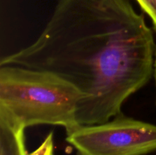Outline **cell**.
<instances>
[{"label": "cell", "mask_w": 156, "mask_h": 155, "mask_svg": "<svg viewBox=\"0 0 156 155\" xmlns=\"http://www.w3.org/2000/svg\"><path fill=\"white\" fill-rule=\"evenodd\" d=\"M154 72H155V78L156 83V53H155V64H154Z\"/></svg>", "instance_id": "6"}, {"label": "cell", "mask_w": 156, "mask_h": 155, "mask_svg": "<svg viewBox=\"0 0 156 155\" xmlns=\"http://www.w3.org/2000/svg\"><path fill=\"white\" fill-rule=\"evenodd\" d=\"M155 53L144 15L129 0H58L34 42L2 58L0 66L49 71L71 83L83 96L78 123L90 126L122 113L152 78Z\"/></svg>", "instance_id": "1"}, {"label": "cell", "mask_w": 156, "mask_h": 155, "mask_svg": "<svg viewBox=\"0 0 156 155\" xmlns=\"http://www.w3.org/2000/svg\"><path fill=\"white\" fill-rule=\"evenodd\" d=\"M27 155H54L53 133H50L44 140L41 145Z\"/></svg>", "instance_id": "4"}, {"label": "cell", "mask_w": 156, "mask_h": 155, "mask_svg": "<svg viewBox=\"0 0 156 155\" xmlns=\"http://www.w3.org/2000/svg\"><path fill=\"white\" fill-rule=\"evenodd\" d=\"M77 155H146L156 151V126L123 114L67 134Z\"/></svg>", "instance_id": "3"}, {"label": "cell", "mask_w": 156, "mask_h": 155, "mask_svg": "<svg viewBox=\"0 0 156 155\" xmlns=\"http://www.w3.org/2000/svg\"><path fill=\"white\" fill-rule=\"evenodd\" d=\"M83 96L59 76L16 65L0 66V124L18 130L36 125L62 126L67 134L79 124Z\"/></svg>", "instance_id": "2"}, {"label": "cell", "mask_w": 156, "mask_h": 155, "mask_svg": "<svg viewBox=\"0 0 156 155\" xmlns=\"http://www.w3.org/2000/svg\"><path fill=\"white\" fill-rule=\"evenodd\" d=\"M143 12L151 18L156 31V0H136Z\"/></svg>", "instance_id": "5"}]
</instances>
